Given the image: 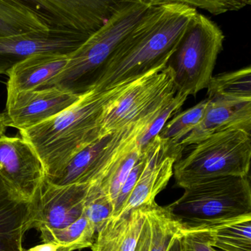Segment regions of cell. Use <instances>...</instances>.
<instances>
[{"mask_svg":"<svg viewBox=\"0 0 251 251\" xmlns=\"http://www.w3.org/2000/svg\"><path fill=\"white\" fill-rule=\"evenodd\" d=\"M197 13L175 3L152 7L112 53L94 88L108 89L163 70Z\"/></svg>","mask_w":251,"mask_h":251,"instance_id":"cell-1","label":"cell"},{"mask_svg":"<svg viewBox=\"0 0 251 251\" xmlns=\"http://www.w3.org/2000/svg\"><path fill=\"white\" fill-rule=\"evenodd\" d=\"M134 81L108 89L94 88L54 117L19 131L41 159L45 177L56 174L80 151L103 137L100 123L105 108Z\"/></svg>","mask_w":251,"mask_h":251,"instance_id":"cell-2","label":"cell"},{"mask_svg":"<svg viewBox=\"0 0 251 251\" xmlns=\"http://www.w3.org/2000/svg\"><path fill=\"white\" fill-rule=\"evenodd\" d=\"M183 196L167 206L184 233L216 231L251 220L250 177L226 176L184 187Z\"/></svg>","mask_w":251,"mask_h":251,"instance_id":"cell-3","label":"cell"},{"mask_svg":"<svg viewBox=\"0 0 251 251\" xmlns=\"http://www.w3.org/2000/svg\"><path fill=\"white\" fill-rule=\"evenodd\" d=\"M153 7L152 0H128L103 26L69 54L64 69L38 89L56 87L82 96L94 88L119 43Z\"/></svg>","mask_w":251,"mask_h":251,"instance_id":"cell-4","label":"cell"},{"mask_svg":"<svg viewBox=\"0 0 251 251\" xmlns=\"http://www.w3.org/2000/svg\"><path fill=\"white\" fill-rule=\"evenodd\" d=\"M193 146L191 151L176 161L174 174L180 187L226 176H249L251 132L229 128L214 133Z\"/></svg>","mask_w":251,"mask_h":251,"instance_id":"cell-5","label":"cell"},{"mask_svg":"<svg viewBox=\"0 0 251 251\" xmlns=\"http://www.w3.org/2000/svg\"><path fill=\"white\" fill-rule=\"evenodd\" d=\"M224 41L218 24L197 13L167 65L173 74L176 94L195 96L207 89Z\"/></svg>","mask_w":251,"mask_h":251,"instance_id":"cell-6","label":"cell"},{"mask_svg":"<svg viewBox=\"0 0 251 251\" xmlns=\"http://www.w3.org/2000/svg\"><path fill=\"white\" fill-rule=\"evenodd\" d=\"M176 94L170 68L151 72L112 100L102 116V136L137 123L160 110Z\"/></svg>","mask_w":251,"mask_h":251,"instance_id":"cell-7","label":"cell"},{"mask_svg":"<svg viewBox=\"0 0 251 251\" xmlns=\"http://www.w3.org/2000/svg\"><path fill=\"white\" fill-rule=\"evenodd\" d=\"M44 19L53 29L90 36L128 0H11Z\"/></svg>","mask_w":251,"mask_h":251,"instance_id":"cell-8","label":"cell"},{"mask_svg":"<svg viewBox=\"0 0 251 251\" xmlns=\"http://www.w3.org/2000/svg\"><path fill=\"white\" fill-rule=\"evenodd\" d=\"M88 186L56 185L44 177L31 199V229H60L79 219L84 215Z\"/></svg>","mask_w":251,"mask_h":251,"instance_id":"cell-9","label":"cell"},{"mask_svg":"<svg viewBox=\"0 0 251 251\" xmlns=\"http://www.w3.org/2000/svg\"><path fill=\"white\" fill-rule=\"evenodd\" d=\"M181 143H174L156 136L142 151L144 165L137 184L116 217L156 201V196L173 176L174 165L183 155Z\"/></svg>","mask_w":251,"mask_h":251,"instance_id":"cell-10","label":"cell"},{"mask_svg":"<svg viewBox=\"0 0 251 251\" xmlns=\"http://www.w3.org/2000/svg\"><path fill=\"white\" fill-rule=\"evenodd\" d=\"M81 97L56 87L7 92L5 109L1 115L6 126L21 131L54 117Z\"/></svg>","mask_w":251,"mask_h":251,"instance_id":"cell-11","label":"cell"},{"mask_svg":"<svg viewBox=\"0 0 251 251\" xmlns=\"http://www.w3.org/2000/svg\"><path fill=\"white\" fill-rule=\"evenodd\" d=\"M0 177L13 191L29 201L44 180L41 159L22 137H0Z\"/></svg>","mask_w":251,"mask_h":251,"instance_id":"cell-12","label":"cell"},{"mask_svg":"<svg viewBox=\"0 0 251 251\" xmlns=\"http://www.w3.org/2000/svg\"><path fill=\"white\" fill-rule=\"evenodd\" d=\"M88 37L63 29L0 36V75H6L15 65L38 53L71 54Z\"/></svg>","mask_w":251,"mask_h":251,"instance_id":"cell-13","label":"cell"},{"mask_svg":"<svg viewBox=\"0 0 251 251\" xmlns=\"http://www.w3.org/2000/svg\"><path fill=\"white\" fill-rule=\"evenodd\" d=\"M207 99L203 120L181 140V145L184 149L214 133L229 128H242L251 132V101Z\"/></svg>","mask_w":251,"mask_h":251,"instance_id":"cell-14","label":"cell"},{"mask_svg":"<svg viewBox=\"0 0 251 251\" xmlns=\"http://www.w3.org/2000/svg\"><path fill=\"white\" fill-rule=\"evenodd\" d=\"M31 221V201L18 195L0 177V251H24Z\"/></svg>","mask_w":251,"mask_h":251,"instance_id":"cell-15","label":"cell"},{"mask_svg":"<svg viewBox=\"0 0 251 251\" xmlns=\"http://www.w3.org/2000/svg\"><path fill=\"white\" fill-rule=\"evenodd\" d=\"M112 136L111 133L97 139L80 151L56 174L45 177L46 179L58 186L90 184L100 181L107 171L106 149Z\"/></svg>","mask_w":251,"mask_h":251,"instance_id":"cell-16","label":"cell"},{"mask_svg":"<svg viewBox=\"0 0 251 251\" xmlns=\"http://www.w3.org/2000/svg\"><path fill=\"white\" fill-rule=\"evenodd\" d=\"M69 54L44 52L33 54L17 63L6 75L7 92L39 88L57 76L66 66Z\"/></svg>","mask_w":251,"mask_h":251,"instance_id":"cell-17","label":"cell"},{"mask_svg":"<svg viewBox=\"0 0 251 251\" xmlns=\"http://www.w3.org/2000/svg\"><path fill=\"white\" fill-rule=\"evenodd\" d=\"M142 205L119 217H111L97 232L92 251H134L148 210Z\"/></svg>","mask_w":251,"mask_h":251,"instance_id":"cell-18","label":"cell"},{"mask_svg":"<svg viewBox=\"0 0 251 251\" xmlns=\"http://www.w3.org/2000/svg\"><path fill=\"white\" fill-rule=\"evenodd\" d=\"M184 234L179 223L167 206L150 203L134 251H168L177 237Z\"/></svg>","mask_w":251,"mask_h":251,"instance_id":"cell-19","label":"cell"},{"mask_svg":"<svg viewBox=\"0 0 251 251\" xmlns=\"http://www.w3.org/2000/svg\"><path fill=\"white\" fill-rule=\"evenodd\" d=\"M53 30L39 16L11 0H0V36Z\"/></svg>","mask_w":251,"mask_h":251,"instance_id":"cell-20","label":"cell"},{"mask_svg":"<svg viewBox=\"0 0 251 251\" xmlns=\"http://www.w3.org/2000/svg\"><path fill=\"white\" fill-rule=\"evenodd\" d=\"M207 90V98L251 101V66L213 76Z\"/></svg>","mask_w":251,"mask_h":251,"instance_id":"cell-21","label":"cell"},{"mask_svg":"<svg viewBox=\"0 0 251 251\" xmlns=\"http://www.w3.org/2000/svg\"><path fill=\"white\" fill-rule=\"evenodd\" d=\"M43 242H53L69 245L75 250L91 248L97 233L94 226L83 215L73 224L60 229H44L39 231Z\"/></svg>","mask_w":251,"mask_h":251,"instance_id":"cell-22","label":"cell"},{"mask_svg":"<svg viewBox=\"0 0 251 251\" xmlns=\"http://www.w3.org/2000/svg\"><path fill=\"white\" fill-rule=\"evenodd\" d=\"M207 104L208 99L206 98L194 107L177 113L167 122L158 135L172 143H181V140L202 122Z\"/></svg>","mask_w":251,"mask_h":251,"instance_id":"cell-23","label":"cell"},{"mask_svg":"<svg viewBox=\"0 0 251 251\" xmlns=\"http://www.w3.org/2000/svg\"><path fill=\"white\" fill-rule=\"evenodd\" d=\"M212 247L221 251H251V220L212 231Z\"/></svg>","mask_w":251,"mask_h":251,"instance_id":"cell-24","label":"cell"},{"mask_svg":"<svg viewBox=\"0 0 251 251\" xmlns=\"http://www.w3.org/2000/svg\"><path fill=\"white\" fill-rule=\"evenodd\" d=\"M113 205L100 181L88 186L84 203V215L98 231L103 224L113 215Z\"/></svg>","mask_w":251,"mask_h":251,"instance_id":"cell-25","label":"cell"},{"mask_svg":"<svg viewBox=\"0 0 251 251\" xmlns=\"http://www.w3.org/2000/svg\"><path fill=\"white\" fill-rule=\"evenodd\" d=\"M141 153L142 152L137 146V143H136L135 146L111 168L106 176L98 181L112 200L113 209L115 201L121 188L126 181L131 170L141 156Z\"/></svg>","mask_w":251,"mask_h":251,"instance_id":"cell-26","label":"cell"},{"mask_svg":"<svg viewBox=\"0 0 251 251\" xmlns=\"http://www.w3.org/2000/svg\"><path fill=\"white\" fill-rule=\"evenodd\" d=\"M188 97L184 94H175L173 98L169 100L157 112L154 117L150 121L144 132L139 137L137 146L141 151L144 150L147 145L154 139L160 132L167 122L175 116L181 110Z\"/></svg>","mask_w":251,"mask_h":251,"instance_id":"cell-27","label":"cell"},{"mask_svg":"<svg viewBox=\"0 0 251 251\" xmlns=\"http://www.w3.org/2000/svg\"><path fill=\"white\" fill-rule=\"evenodd\" d=\"M173 3L206 10L218 16L228 12L239 11L250 5L251 0H152L153 6Z\"/></svg>","mask_w":251,"mask_h":251,"instance_id":"cell-28","label":"cell"},{"mask_svg":"<svg viewBox=\"0 0 251 251\" xmlns=\"http://www.w3.org/2000/svg\"><path fill=\"white\" fill-rule=\"evenodd\" d=\"M144 153H141V156L137 161V163L134 165L133 169L130 172L126 181L124 183L123 186L121 188L120 192L118 195L117 199L114 203V211L112 217H116L119 215L122 209V206L125 204V202L128 200L131 193H132L139 176L144 168Z\"/></svg>","mask_w":251,"mask_h":251,"instance_id":"cell-29","label":"cell"},{"mask_svg":"<svg viewBox=\"0 0 251 251\" xmlns=\"http://www.w3.org/2000/svg\"><path fill=\"white\" fill-rule=\"evenodd\" d=\"M181 240L182 251H212V231L184 233Z\"/></svg>","mask_w":251,"mask_h":251,"instance_id":"cell-30","label":"cell"},{"mask_svg":"<svg viewBox=\"0 0 251 251\" xmlns=\"http://www.w3.org/2000/svg\"><path fill=\"white\" fill-rule=\"evenodd\" d=\"M75 248L69 245L60 244V243H53V242H47L41 244L37 245L34 247L30 248L28 250L24 251H74Z\"/></svg>","mask_w":251,"mask_h":251,"instance_id":"cell-31","label":"cell"},{"mask_svg":"<svg viewBox=\"0 0 251 251\" xmlns=\"http://www.w3.org/2000/svg\"><path fill=\"white\" fill-rule=\"evenodd\" d=\"M181 236L175 239V241L172 243L170 249L168 251H182V244H181Z\"/></svg>","mask_w":251,"mask_h":251,"instance_id":"cell-32","label":"cell"},{"mask_svg":"<svg viewBox=\"0 0 251 251\" xmlns=\"http://www.w3.org/2000/svg\"><path fill=\"white\" fill-rule=\"evenodd\" d=\"M6 128L7 126L4 124L2 115L0 113V137L5 135Z\"/></svg>","mask_w":251,"mask_h":251,"instance_id":"cell-33","label":"cell"},{"mask_svg":"<svg viewBox=\"0 0 251 251\" xmlns=\"http://www.w3.org/2000/svg\"><path fill=\"white\" fill-rule=\"evenodd\" d=\"M212 251H221L220 250H218V249H215V248L212 247Z\"/></svg>","mask_w":251,"mask_h":251,"instance_id":"cell-34","label":"cell"}]
</instances>
